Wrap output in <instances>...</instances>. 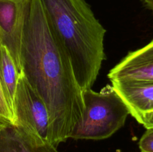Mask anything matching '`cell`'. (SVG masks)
<instances>
[{
    "mask_svg": "<svg viewBox=\"0 0 153 152\" xmlns=\"http://www.w3.org/2000/svg\"><path fill=\"white\" fill-rule=\"evenodd\" d=\"M21 75L41 97L49 113L50 143L70 138L83 115V90L65 51L46 18L41 0H31L20 54Z\"/></svg>",
    "mask_w": 153,
    "mask_h": 152,
    "instance_id": "1",
    "label": "cell"
},
{
    "mask_svg": "<svg viewBox=\"0 0 153 152\" xmlns=\"http://www.w3.org/2000/svg\"><path fill=\"white\" fill-rule=\"evenodd\" d=\"M46 18L83 91L92 88L105 59L106 30L85 0H41Z\"/></svg>",
    "mask_w": 153,
    "mask_h": 152,
    "instance_id": "2",
    "label": "cell"
},
{
    "mask_svg": "<svg viewBox=\"0 0 153 152\" xmlns=\"http://www.w3.org/2000/svg\"><path fill=\"white\" fill-rule=\"evenodd\" d=\"M85 108L82 119L75 127L73 139H105L124 126L130 114L126 104L111 85L100 92L92 88L83 91Z\"/></svg>",
    "mask_w": 153,
    "mask_h": 152,
    "instance_id": "3",
    "label": "cell"
},
{
    "mask_svg": "<svg viewBox=\"0 0 153 152\" xmlns=\"http://www.w3.org/2000/svg\"><path fill=\"white\" fill-rule=\"evenodd\" d=\"M13 110L14 125L37 142L50 143L49 110L22 75L19 76L16 86Z\"/></svg>",
    "mask_w": 153,
    "mask_h": 152,
    "instance_id": "4",
    "label": "cell"
},
{
    "mask_svg": "<svg viewBox=\"0 0 153 152\" xmlns=\"http://www.w3.org/2000/svg\"><path fill=\"white\" fill-rule=\"evenodd\" d=\"M31 0H0V44L13 58L21 75L20 54Z\"/></svg>",
    "mask_w": 153,
    "mask_h": 152,
    "instance_id": "5",
    "label": "cell"
},
{
    "mask_svg": "<svg viewBox=\"0 0 153 152\" xmlns=\"http://www.w3.org/2000/svg\"><path fill=\"white\" fill-rule=\"evenodd\" d=\"M113 81L153 82V39L146 46L128 52L109 72Z\"/></svg>",
    "mask_w": 153,
    "mask_h": 152,
    "instance_id": "6",
    "label": "cell"
},
{
    "mask_svg": "<svg viewBox=\"0 0 153 152\" xmlns=\"http://www.w3.org/2000/svg\"><path fill=\"white\" fill-rule=\"evenodd\" d=\"M114 89L136 121L153 110V82L113 81Z\"/></svg>",
    "mask_w": 153,
    "mask_h": 152,
    "instance_id": "7",
    "label": "cell"
},
{
    "mask_svg": "<svg viewBox=\"0 0 153 152\" xmlns=\"http://www.w3.org/2000/svg\"><path fill=\"white\" fill-rule=\"evenodd\" d=\"M0 152H60L50 143H40L16 125L0 127Z\"/></svg>",
    "mask_w": 153,
    "mask_h": 152,
    "instance_id": "8",
    "label": "cell"
},
{
    "mask_svg": "<svg viewBox=\"0 0 153 152\" xmlns=\"http://www.w3.org/2000/svg\"><path fill=\"white\" fill-rule=\"evenodd\" d=\"M20 73L4 46H0V82L4 95L13 110V100ZM14 116V115H13Z\"/></svg>",
    "mask_w": 153,
    "mask_h": 152,
    "instance_id": "9",
    "label": "cell"
},
{
    "mask_svg": "<svg viewBox=\"0 0 153 152\" xmlns=\"http://www.w3.org/2000/svg\"><path fill=\"white\" fill-rule=\"evenodd\" d=\"M1 46V44H0ZM15 119L12 109L4 95L0 82V127L14 125Z\"/></svg>",
    "mask_w": 153,
    "mask_h": 152,
    "instance_id": "10",
    "label": "cell"
},
{
    "mask_svg": "<svg viewBox=\"0 0 153 152\" xmlns=\"http://www.w3.org/2000/svg\"><path fill=\"white\" fill-rule=\"evenodd\" d=\"M138 145L141 152H153V128L146 129Z\"/></svg>",
    "mask_w": 153,
    "mask_h": 152,
    "instance_id": "11",
    "label": "cell"
},
{
    "mask_svg": "<svg viewBox=\"0 0 153 152\" xmlns=\"http://www.w3.org/2000/svg\"><path fill=\"white\" fill-rule=\"evenodd\" d=\"M137 122L143 125L146 129L153 128V110L142 116Z\"/></svg>",
    "mask_w": 153,
    "mask_h": 152,
    "instance_id": "12",
    "label": "cell"
},
{
    "mask_svg": "<svg viewBox=\"0 0 153 152\" xmlns=\"http://www.w3.org/2000/svg\"><path fill=\"white\" fill-rule=\"evenodd\" d=\"M145 5L153 12V0H147V1L146 2Z\"/></svg>",
    "mask_w": 153,
    "mask_h": 152,
    "instance_id": "13",
    "label": "cell"
},
{
    "mask_svg": "<svg viewBox=\"0 0 153 152\" xmlns=\"http://www.w3.org/2000/svg\"><path fill=\"white\" fill-rule=\"evenodd\" d=\"M141 1H143V4H146V1H147V0H141Z\"/></svg>",
    "mask_w": 153,
    "mask_h": 152,
    "instance_id": "14",
    "label": "cell"
}]
</instances>
